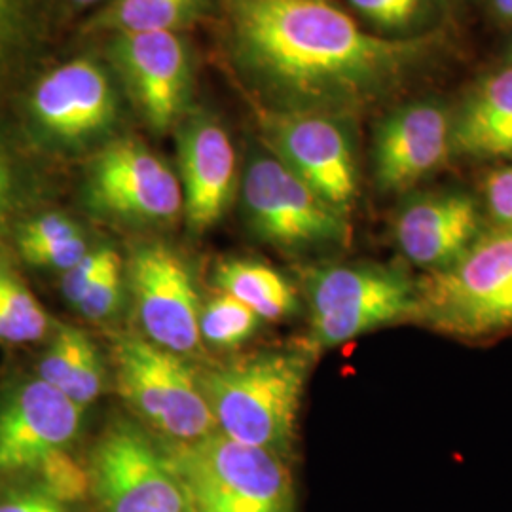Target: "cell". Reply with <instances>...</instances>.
Masks as SVG:
<instances>
[{
    "instance_id": "obj_15",
    "label": "cell",
    "mask_w": 512,
    "mask_h": 512,
    "mask_svg": "<svg viewBox=\"0 0 512 512\" xmlns=\"http://www.w3.org/2000/svg\"><path fill=\"white\" fill-rule=\"evenodd\" d=\"M82 408L38 376L10 385L0 397V480L35 475L80 433Z\"/></svg>"
},
{
    "instance_id": "obj_1",
    "label": "cell",
    "mask_w": 512,
    "mask_h": 512,
    "mask_svg": "<svg viewBox=\"0 0 512 512\" xmlns=\"http://www.w3.org/2000/svg\"><path fill=\"white\" fill-rule=\"evenodd\" d=\"M220 57L253 109L359 118L446 52V31L387 38L336 0H213Z\"/></svg>"
},
{
    "instance_id": "obj_17",
    "label": "cell",
    "mask_w": 512,
    "mask_h": 512,
    "mask_svg": "<svg viewBox=\"0 0 512 512\" xmlns=\"http://www.w3.org/2000/svg\"><path fill=\"white\" fill-rule=\"evenodd\" d=\"M482 230V205L459 188L412 194L401 203L393 220L397 247L427 274L454 264Z\"/></svg>"
},
{
    "instance_id": "obj_27",
    "label": "cell",
    "mask_w": 512,
    "mask_h": 512,
    "mask_svg": "<svg viewBox=\"0 0 512 512\" xmlns=\"http://www.w3.org/2000/svg\"><path fill=\"white\" fill-rule=\"evenodd\" d=\"M120 255L112 247H97L82 256L73 268L61 275V294L71 308L84 298L93 287V283L103 275L112 262H116Z\"/></svg>"
},
{
    "instance_id": "obj_4",
    "label": "cell",
    "mask_w": 512,
    "mask_h": 512,
    "mask_svg": "<svg viewBox=\"0 0 512 512\" xmlns=\"http://www.w3.org/2000/svg\"><path fill=\"white\" fill-rule=\"evenodd\" d=\"M414 323L463 340L512 330V228H484L454 264L416 281Z\"/></svg>"
},
{
    "instance_id": "obj_35",
    "label": "cell",
    "mask_w": 512,
    "mask_h": 512,
    "mask_svg": "<svg viewBox=\"0 0 512 512\" xmlns=\"http://www.w3.org/2000/svg\"><path fill=\"white\" fill-rule=\"evenodd\" d=\"M494 158H509V160H512V131L503 139V143L497 147Z\"/></svg>"
},
{
    "instance_id": "obj_26",
    "label": "cell",
    "mask_w": 512,
    "mask_h": 512,
    "mask_svg": "<svg viewBox=\"0 0 512 512\" xmlns=\"http://www.w3.org/2000/svg\"><path fill=\"white\" fill-rule=\"evenodd\" d=\"M122 298H124V266H122V258H118L93 283L92 289L84 294V298L76 304L74 310L90 321L101 323L120 310Z\"/></svg>"
},
{
    "instance_id": "obj_31",
    "label": "cell",
    "mask_w": 512,
    "mask_h": 512,
    "mask_svg": "<svg viewBox=\"0 0 512 512\" xmlns=\"http://www.w3.org/2000/svg\"><path fill=\"white\" fill-rule=\"evenodd\" d=\"M0 512H71V509L35 482L0 494Z\"/></svg>"
},
{
    "instance_id": "obj_34",
    "label": "cell",
    "mask_w": 512,
    "mask_h": 512,
    "mask_svg": "<svg viewBox=\"0 0 512 512\" xmlns=\"http://www.w3.org/2000/svg\"><path fill=\"white\" fill-rule=\"evenodd\" d=\"M488 2L495 18L512 23V0H488Z\"/></svg>"
},
{
    "instance_id": "obj_9",
    "label": "cell",
    "mask_w": 512,
    "mask_h": 512,
    "mask_svg": "<svg viewBox=\"0 0 512 512\" xmlns=\"http://www.w3.org/2000/svg\"><path fill=\"white\" fill-rule=\"evenodd\" d=\"M109 65L76 57L57 65L33 86L27 112L50 147L82 150L107 143L122 118V92Z\"/></svg>"
},
{
    "instance_id": "obj_10",
    "label": "cell",
    "mask_w": 512,
    "mask_h": 512,
    "mask_svg": "<svg viewBox=\"0 0 512 512\" xmlns=\"http://www.w3.org/2000/svg\"><path fill=\"white\" fill-rule=\"evenodd\" d=\"M262 143L325 202L349 215L359 194L353 120L255 110Z\"/></svg>"
},
{
    "instance_id": "obj_16",
    "label": "cell",
    "mask_w": 512,
    "mask_h": 512,
    "mask_svg": "<svg viewBox=\"0 0 512 512\" xmlns=\"http://www.w3.org/2000/svg\"><path fill=\"white\" fill-rule=\"evenodd\" d=\"M183 217L194 234H203L228 213L238 188V154L219 116L190 109L175 128Z\"/></svg>"
},
{
    "instance_id": "obj_38",
    "label": "cell",
    "mask_w": 512,
    "mask_h": 512,
    "mask_svg": "<svg viewBox=\"0 0 512 512\" xmlns=\"http://www.w3.org/2000/svg\"><path fill=\"white\" fill-rule=\"evenodd\" d=\"M448 2L452 4V2H473V0H448Z\"/></svg>"
},
{
    "instance_id": "obj_25",
    "label": "cell",
    "mask_w": 512,
    "mask_h": 512,
    "mask_svg": "<svg viewBox=\"0 0 512 512\" xmlns=\"http://www.w3.org/2000/svg\"><path fill=\"white\" fill-rule=\"evenodd\" d=\"M35 476L38 486L67 505L80 501L90 490V473L69 454V448L52 454L38 467Z\"/></svg>"
},
{
    "instance_id": "obj_3",
    "label": "cell",
    "mask_w": 512,
    "mask_h": 512,
    "mask_svg": "<svg viewBox=\"0 0 512 512\" xmlns=\"http://www.w3.org/2000/svg\"><path fill=\"white\" fill-rule=\"evenodd\" d=\"M188 512H296L293 476L274 452L219 431L160 446Z\"/></svg>"
},
{
    "instance_id": "obj_30",
    "label": "cell",
    "mask_w": 512,
    "mask_h": 512,
    "mask_svg": "<svg viewBox=\"0 0 512 512\" xmlns=\"http://www.w3.org/2000/svg\"><path fill=\"white\" fill-rule=\"evenodd\" d=\"M88 251H92V245H90V239H88L86 232H84L80 236L63 239V241L52 243V245H46V247L35 249V251H29V253L21 255V258L27 264L37 266V268L67 272Z\"/></svg>"
},
{
    "instance_id": "obj_2",
    "label": "cell",
    "mask_w": 512,
    "mask_h": 512,
    "mask_svg": "<svg viewBox=\"0 0 512 512\" xmlns=\"http://www.w3.org/2000/svg\"><path fill=\"white\" fill-rule=\"evenodd\" d=\"M310 357L300 349L266 351L200 376L219 433L287 458Z\"/></svg>"
},
{
    "instance_id": "obj_23",
    "label": "cell",
    "mask_w": 512,
    "mask_h": 512,
    "mask_svg": "<svg viewBox=\"0 0 512 512\" xmlns=\"http://www.w3.org/2000/svg\"><path fill=\"white\" fill-rule=\"evenodd\" d=\"M50 330V317L35 294L0 262V342L35 344Z\"/></svg>"
},
{
    "instance_id": "obj_37",
    "label": "cell",
    "mask_w": 512,
    "mask_h": 512,
    "mask_svg": "<svg viewBox=\"0 0 512 512\" xmlns=\"http://www.w3.org/2000/svg\"><path fill=\"white\" fill-rule=\"evenodd\" d=\"M507 65H512V37L507 46Z\"/></svg>"
},
{
    "instance_id": "obj_24",
    "label": "cell",
    "mask_w": 512,
    "mask_h": 512,
    "mask_svg": "<svg viewBox=\"0 0 512 512\" xmlns=\"http://www.w3.org/2000/svg\"><path fill=\"white\" fill-rule=\"evenodd\" d=\"M262 319L238 298L222 293L200 313V338L213 348H238L255 336Z\"/></svg>"
},
{
    "instance_id": "obj_6",
    "label": "cell",
    "mask_w": 512,
    "mask_h": 512,
    "mask_svg": "<svg viewBox=\"0 0 512 512\" xmlns=\"http://www.w3.org/2000/svg\"><path fill=\"white\" fill-rule=\"evenodd\" d=\"M311 346L336 348L385 325L412 321L416 281L380 264H329L306 274Z\"/></svg>"
},
{
    "instance_id": "obj_12",
    "label": "cell",
    "mask_w": 512,
    "mask_h": 512,
    "mask_svg": "<svg viewBox=\"0 0 512 512\" xmlns=\"http://www.w3.org/2000/svg\"><path fill=\"white\" fill-rule=\"evenodd\" d=\"M88 473L101 512H188L160 446L129 421L112 423L97 440Z\"/></svg>"
},
{
    "instance_id": "obj_14",
    "label": "cell",
    "mask_w": 512,
    "mask_h": 512,
    "mask_svg": "<svg viewBox=\"0 0 512 512\" xmlns=\"http://www.w3.org/2000/svg\"><path fill=\"white\" fill-rule=\"evenodd\" d=\"M129 291L150 342L186 355L200 348L202 304L183 255L165 241H143L129 256Z\"/></svg>"
},
{
    "instance_id": "obj_32",
    "label": "cell",
    "mask_w": 512,
    "mask_h": 512,
    "mask_svg": "<svg viewBox=\"0 0 512 512\" xmlns=\"http://www.w3.org/2000/svg\"><path fill=\"white\" fill-rule=\"evenodd\" d=\"M21 183L12 156L0 147V239L6 236L18 211Z\"/></svg>"
},
{
    "instance_id": "obj_33",
    "label": "cell",
    "mask_w": 512,
    "mask_h": 512,
    "mask_svg": "<svg viewBox=\"0 0 512 512\" xmlns=\"http://www.w3.org/2000/svg\"><path fill=\"white\" fill-rule=\"evenodd\" d=\"M27 0H0V61L12 52L21 37Z\"/></svg>"
},
{
    "instance_id": "obj_13",
    "label": "cell",
    "mask_w": 512,
    "mask_h": 512,
    "mask_svg": "<svg viewBox=\"0 0 512 512\" xmlns=\"http://www.w3.org/2000/svg\"><path fill=\"white\" fill-rule=\"evenodd\" d=\"M454 156V105L416 97L389 107L372 133V175L387 194H404Z\"/></svg>"
},
{
    "instance_id": "obj_11",
    "label": "cell",
    "mask_w": 512,
    "mask_h": 512,
    "mask_svg": "<svg viewBox=\"0 0 512 512\" xmlns=\"http://www.w3.org/2000/svg\"><path fill=\"white\" fill-rule=\"evenodd\" d=\"M109 67L143 122L167 133L192 109L194 59L181 33H118L107 46Z\"/></svg>"
},
{
    "instance_id": "obj_20",
    "label": "cell",
    "mask_w": 512,
    "mask_h": 512,
    "mask_svg": "<svg viewBox=\"0 0 512 512\" xmlns=\"http://www.w3.org/2000/svg\"><path fill=\"white\" fill-rule=\"evenodd\" d=\"M213 279L222 293L238 298L262 321H281L298 311L293 285L264 262L249 258L224 260Z\"/></svg>"
},
{
    "instance_id": "obj_7",
    "label": "cell",
    "mask_w": 512,
    "mask_h": 512,
    "mask_svg": "<svg viewBox=\"0 0 512 512\" xmlns=\"http://www.w3.org/2000/svg\"><path fill=\"white\" fill-rule=\"evenodd\" d=\"M114 365L122 397L169 442H192L215 433L200 376L181 355L145 336L124 334L114 348Z\"/></svg>"
},
{
    "instance_id": "obj_5",
    "label": "cell",
    "mask_w": 512,
    "mask_h": 512,
    "mask_svg": "<svg viewBox=\"0 0 512 512\" xmlns=\"http://www.w3.org/2000/svg\"><path fill=\"white\" fill-rule=\"evenodd\" d=\"M243 219L251 234L285 253L344 247L348 215L325 202L266 147L255 148L239 181Z\"/></svg>"
},
{
    "instance_id": "obj_36",
    "label": "cell",
    "mask_w": 512,
    "mask_h": 512,
    "mask_svg": "<svg viewBox=\"0 0 512 512\" xmlns=\"http://www.w3.org/2000/svg\"><path fill=\"white\" fill-rule=\"evenodd\" d=\"M67 2L74 6V8H92V6H97V4H105L109 0H67Z\"/></svg>"
},
{
    "instance_id": "obj_29",
    "label": "cell",
    "mask_w": 512,
    "mask_h": 512,
    "mask_svg": "<svg viewBox=\"0 0 512 512\" xmlns=\"http://www.w3.org/2000/svg\"><path fill=\"white\" fill-rule=\"evenodd\" d=\"M484 211L495 226L512 228V164L492 169L482 184Z\"/></svg>"
},
{
    "instance_id": "obj_28",
    "label": "cell",
    "mask_w": 512,
    "mask_h": 512,
    "mask_svg": "<svg viewBox=\"0 0 512 512\" xmlns=\"http://www.w3.org/2000/svg\"><path fill=\"white\" fill-rule=\"evenodd\" d=\"M84 232L86 230L80 226L78 220L67 217L63 213L38 215L35 219L27 220L19 228L18 239H16L19 255H25L29 251H35V249L52 245L57 241H63V239L80 236Z\"/></svg>"
},
{
    "instance_id": "obj_22",
    "label": "cell",
    "mask_w": 512,
    "mask_h": 512,
    "mask_svg": "<svg viewBox=\"0 0 512 512\" xmlns=\"http://www.w3.org/2000/svg\"><path fill=\"white\" fill-rule=\"evenodd\" d=\"M370 31L387 38H418L446 31L448 0H348Z\"/></svg>"
},
{
    "instance_id": "obj_19",
    "label": "cell",
    "mask_w": 512,
    "mask_h": 512,
    "mask_svg": "<svg viewBox=\"0 0 512 512\" xmlns=\"http://www.w3.org/2000/svg\"><path fill=\"white\" fill-rule=\"evenodd\" d=\"M37 376L82 410L103 393L107 384L99 349L84 330L71 325L55 330L38 361Z\"/></svg>"
},
{
    "instance_id": "obj_18",
    "label": "cell",
    "mask_w": 512,
    "mask_h": 512,
    "mask_svg": "<svg viewBox=\"0 0 512 512\" xmlns=\"http://www.w3.org/2000/svg\"><path fill=\"white\" fill-rule=\"evenodd\" d=\"M512 131V65L480 78L454 105V154L492 160Z\"/></svg>"
},
{
    "instance_id": "obj_8",
    "label": "cell",
    "mask_w": 512,
    "mask_h": 512,
    "mask_svg": "<svg viewBox=\"0 0 512 512\" xmlns=\"http://www.w3.org/2000/svg\"><path fill=\"white\" fill-rule=\"evenodd\" d=\"M82 198L97 217L128 226H164L183 215L179 175L135 137L101 145L86 167Z\"/></svg>"
},
{
    "instance_id": "obj_21",
    "label": "cell",
    "mask_w": 512,
    "mask_h": 512,
    "mask_svg": "<svg viewBox=\"0 0 512 512\" xmlns=\"http://www.w3.org/2000/svg\"><path fill=\"white\" fill-rule=\"evenodd\" d=\"M213 10V0H109L86 25L95 33L175 31Z\"/></svg>"
}]
</instances>
